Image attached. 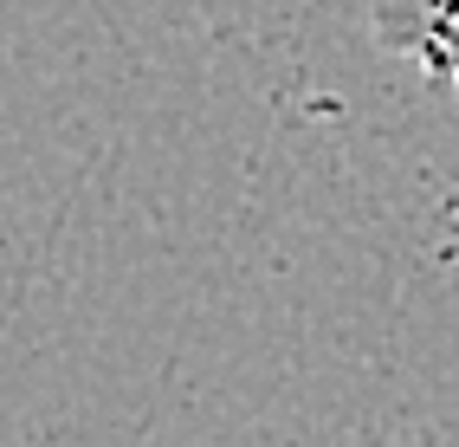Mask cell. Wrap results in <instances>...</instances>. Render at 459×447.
I'll list each match as a JSON object with an SVG mask.
<instances>
[{"mask_svg":"<svg viewBox=\"0 0 459 447\" xmlns=\"http://www.w3.org/2000/svg\"><path fill=\"white\" fill-rule=\"evenodd\" d=\"M369 33L420 78L459 84V0H369Z\"/></svg>","mask_w":459,"mask_h":447,"instance_id":"obj_1","label":"cell"}]
</instances>
